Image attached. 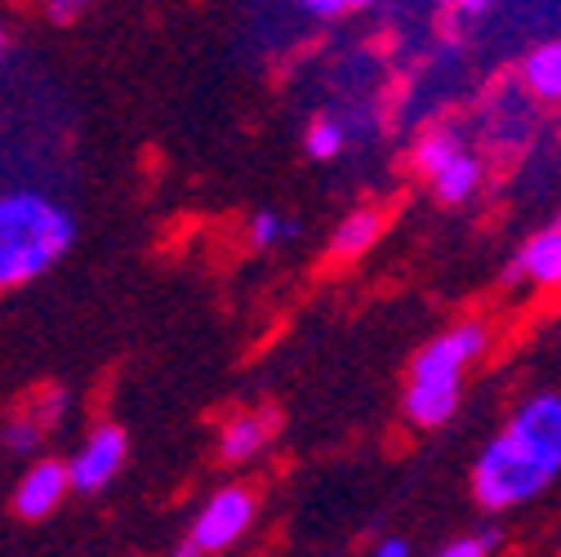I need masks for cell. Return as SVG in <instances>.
<instances>
[{"label": "cell", "mask_w": 561, "mask_h": 557, "mask_svg": "<svg viewBox=\"0 0 561 557\" xmlns=\"http://www.w3.org/2000/svg\"><path fill=\"white\" fill-rule=\"evenodd\" d=\"M561 477V393H535L513 410L472 464V496L481 509L504 513L530 504Z\"/></svg>", "instance_id": "6da1fadb"}, {"label": "cell", "mask_w": 561, "mask_h": 557, "mask_svg": "<svg viewBox=\"0 0 561 557\" xmlns=\"http://www.w3.org/2000/svg\"><path fill=\"white\" fill-rule=\"evenodd\" d=\"M77 241V219L45 192L0 196V291L49 272Z\"/></svg>", "instance_id": "7a4b0ae2"}, {"label": "cell", "mask_w": 561, "mask_h": 557, "mask_svg": "<svg viewBox=\"0 0 561 557\" xmlns=\"http://www.w3.org/2000/svg\"><path fill=\"white\" fill-rule=\"evenodd\" d=\"M490 348V330L481 321H463L446 334H437L410 366V384L419 388H459L463 371Z\"/></svg>", "instance_id": "3957f363"}, {"label": "cell", "mask_w": 561, "mask_h": 557, "mask_svg": "<svg viewBox=\"0 0 561 557\" xmlns=\"http://www.w3.org/2000/svg\"><path fill=\"white\" fill-rule=\"evenodd\" d=\"M250 522H254V496L245 491V486H228V491H219L201 509V518L192 526V544L201 553H219V548L237 544Z\"/></svg>", "instance_id": "277c9868"}, {"label": "cell", "mask_w": 561, "mask_h": 557, "mask_svg": "<svg viewBox=\"0 0 561 557\" xmlns=\"http://www.w3.org/2000/svg\"><path fill=\"white\" fill-rule=\"evenodd\" d=\"M121 464H125V433L116 424H99L85 437V446L72 455L67 473H72L77 491H103V486L121 473Z\"/></svg>", "instance_id": "5b68a950"}, {"label": "cell", "mask_w": 561, "mask_h": 557, "mask_svg": "<svg viewBox=\"0 0 561 557\" xmlns=\"http://www.w3.org/2000/svg\"><path fill=\"white\" fill-rule=\"evenodd\" d=\"M67 491H72V473H67V464H58V459H41V464H32L27 477L19 481V491H14V513L27 518V522H41V518H49V513L62 504Z\"/></svg>", "instance_id": "8992f818"}, {"label": "cell", "mask_w": 561, "mask_h": 557, "mask_svg": "<svg viewBox=\"0 0 561 557\" xmlns=\"http://www.w3.org/2000/svg\"><path fill=\"white\" fill-rule=\"evenodd\" d=\"M508 282H530L535 291H561V224L539 228L513 259Z\"/></svg>", "instance_id": "52a82bcc"}, {"label": "cell", "mask_w": 561, "mask_h": 557, "mask_svg": "<svg viewBox=\"0 0 561 557\" xmlns=\"http://www.w3.org/2000/svg\"><path fill=\"white\" fill-rule=\"evenodd\" d=\"M517 81L535 103L561 107V36L526 49V58L517 62Z\"/></svg>", "instance_id": "ba28073f"}, {"label": "cell", "mask_w": 561, "mask_h": 557, "mask_svg": "<svg viewBox=\"0 0 561 557\" xmlns=\"http://www.w3.org/2000/svg\"><path fill=\"white\" fill-rule=\"evenodd\" d=\"M405 420L419 424V429H442L455 420V410H459V388H419L410 384L405 388Z\"/></svg>", "instance_id": "9c48e42d"}, {"label": "cell", "mask_w": 561, "mask_h": 557, "mask_svg": "<svg viewBox=\"0 0 561 557\" xmlns=\"http://www.w3.org/2000/svg\"><path fill=\"white\" fill-rule=\"evenodd\" d=\"M272 429H276V414L272 410H259V414H237V420L224 429V437H219V451H224V459H250L254 451H263V442L272 437Z\"/></svg>", "instance_id": "30bf717a"}, {"label": "cell", "mask_w": 561, "mask_h": 557, "mask_svg": "<svg viewBox=\"0 0 561 557\" xmlns=\"http://www.w3.org/2000/svg\"><path fill=\"white\" fill-rule=\"evenodd\" d=\"M468 148H463V138H459V129H450V125H437V129H428L424 138L414 144V152H410V161H414V170L424 174L428 183L455 161V157H463Z\"/></svg>", "instance_id": "8fae6325"}, {"label": "cell", "mask_w": 561, "mask_h": 557, "mask_svg": "<svg viewBox=\"0 0 561 557\" xmlns=\"http://www.w3.org/2000/svg\"><path fill=\"white\" fill-rule=\"evenodd\" d=\"M383 232V215L379 211H357L347 215L339 228H334V241H330V254L334 259H362Z\"/></svg>", "instance_id": "7c38bea8"}, {"label": "cell", "mask_w": 561, "mask_h": 557, "mask_svg": "<svg viewBox=\"0 0 561 557\" xmlns=\"http://www.w3.org/2000/svg\"><path fill=\"white\" fill-rule=\"evenodd\" d=\"M481 187V161L472 157V152H463V157H455L437 179H433V192L446 201V205H459V201H468L472 192Z\"/></svg>", "instance_id": "4fadbf2b"}, {"label": "cell", "mask_w": 561, "mask_h": 557, "mask_svg": "<svg viewBox=\"0 0 561 557\" xmlns=\"http://www.w3.org/2000/svg\"><path fill=\"white\" fill-rule=\"evenodd\" d=\"M343 144H347L343 121H334V116H317V121L308 125V152H312L317 161H334V157L343 152Z\"/></svg>", "instance_id": "5bb4252c"}, {"label": "cell", "mask_w": 561, "mask_h": 557, "mask_svg": "<svg viewBox=\"0 0 561 557\" xmlns=\"http://www.w3.org/2000/svg\"><path fill=\"white\" fill-rule=\"evenodd\" d=\"M504 544V535L500 531H481V535H463V539H450L437 557H490Z\"/></svg>", "instance_id": "9a60e30c"}, {"label": "cell", "mask_w": 561, "mask_h": 557, "mask_svg": "<svg viewBox=\"0 0 561 557\" xmlns=\"http://www.w3.org/2000/svg\"><path fill=\"white\" fill-rule=\"evenodd\" d=\"M280 237H299V224H295V219H290V224H286V219H276L272 211L254 215V224H250V241H254L259 250H263V246H276Z\"/></svg>", "instance_id": "2e32d148"}, {"label": "cell", "mask_w": 561, "mask_h": 557, "mask_svg": "<svg viewBox=\"0 0 561 557\" xmlns=\"http://www.w3.org/2000/svg\"><path fill=\"white\" fill-rule=\"evenodd\" d=\"M5 446H10L14 455H36V446H41V424H36V420H14V424L5 429Z\"/></svg>", "instance_id": "e0dca14e"}, {"label": "cell", "mask_w": 561, "mask_h": 557, "mask_svg": "<svg viewBox=\"0 0 561 557\" xmlns=\"http://www.w3.org/2000/svg\"><path fill=\"white\" fill-rule=\"evenodd\" d=\"M62 410H67V393H62V388H49L45 397H36L32 420H36L41 429H49V424H58V420H62Z\"/></svg>", "instance_id": "ac0fdd59"}, {"label": "cell", "mask_w": 561, "mask_h": 557, "mask_svg": "<svg viewBox=\"0 0 561 557\" xmlns=\"http://www.w3.org/2000/svg\"><path fill=\"white\" fill-rule=\"evenodd\" d=\"M353 10H357L353 0H312V5H308L312 19H343V14H353Z\"/></svg>", "instance_id": "d6986e66"}, {"label": "cell", "mask_w": 561, "mask_h": 557, "mask_svg": "<svg viewBox=\"0 0 561 557\" xmlns=\"http://www.w3.org/2000/svg\"><path fill=\"white\" fill-rule=\"evenodd\" d=\"M45 14H49L54 23H72V19L81 14V5H72V0H54V5H49Z\"/></svg>", "instance_id": "ffe728a7"}, {"label": "cell", "mask_w": 561, "mask_h": 557, "mask_svg": "<svg viewBox=\"0 0 561 557\" xmlns=\"http://www.w3.org/2000/svg\"><path fill=\"white\" fill-rule=\"evenodd\" d=\"M375 557H410V544H405V539H397V535H392V539H383V544H379V548H375Z\"/></svg>", "instance_id": "44dd1931"}, {"label": "cell", "mask_w": 561, "mask_h": 557, "mask_svg": "<svg viewBox=\"0 0 561 557\" xmlns=\"http://www.w3.org/2000/svg\"><path fill=\"white\" fill-rule=\"evenodd\" d=\"M174 557H201V548L187 539V544H179V548H174Z\"/></svg>", "instance_id": "7402d4cb"}, {"label": "cell", "mask_w": 561, "mask_h": 557, "mask_svg": "<svg viewBox=\"0 0 561 557\" xmlns=\"http://www.w3.org/2000/svg\"><path fill=\"white\" fill-rule=\"evenodd\" d=\"M0 58H5V32H0Z\"/></svg>", "instance_id": "603a6c76"}]
</instances>
